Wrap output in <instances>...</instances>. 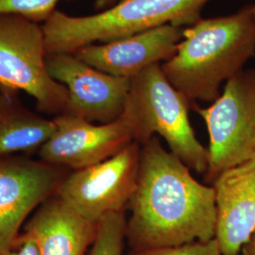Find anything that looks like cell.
<instances>
[{
	"label": "cell",
	"mask_w": 255,
	"mask_h": 255,
	"mask_svg": "<svg viewBox=\"0 0 255 255\" xmlns=\"http://www.w3.org/2000/svg\"><path fill=\"white\" fill-rule=\"evenodd\" d=\"M128 208L131 213L126 240L131 250L182 246L216 237L214 186L197 181L158 136L141 145L136 184Z\"/></svg>",
	"instance_id": "6da1fadb"
},
{
	"label": "cell",
	"mask_w": 255,
	"mask_h": 255,
	"mask_svg": "<svg viewBox=\"0 0 255 255\" xmlns=\"http://www.w3.org/2000/svg\"><path fill=\"white\" fill-rule=\"evenodd\" d=\"M255 55V18L252 5H247L235 13L201 18L184 27L176 53L161 67L190 102L213 103L221 94V84L243 71Z\"/></svg>",
	"instance_id": "7a4b0ae2"
},
{
	"label": "cell",
	"mask_w": 255,
	"mask_h": 255,
	"mask_svg": "<svg viewBox=\"0 0 255 255\" xmlns=\"http://www.w3.org/2000/svg\"><path fill=\"white\" fill-rule=\"evenodd\" d=\"M211 0H120L98 13L72 16L56 9L42 27L46 57L75 54L82 47L108 43L172 24L189 27Z\"/></svg>",
	"instance_id": "3957f363"
},
{
	"label": "cell",
	"mask_w": 255,
	"mask_h": 255,
	"mask_svg": "<svg viewBox=\"0 0 255 255\" xmlns=\"http://www.w3.org/2000/svg\"><path fill=\"white\" fill-rule=\"evenodd\" d=\"M190 104L167 80L161 64H154L131 79L124 112L130 119L134 141L143 145L153 136L162 137L183 164L205 175L208 148L194 132L189 119Z\"/></svg>",
	"instance_id": "277c9868"
},
{
	"label": "cell",
	"mask_w": 255,
	"mask_h": 255,
	"mask_svg": "<svg viewBox=\"0 0 255 255\" xmlns=\"http://www.w3.org/2000/svg\"><path fill=\"white\" fill-rule=\"evenodd\" d=\"M0 86L27 93L43 114L55 118L65 112L68 92L47 70L41 24L0 13Z\"/></svg>",
	"instance_id": "5b68a950"
},
{
	"label": "cell",
	"mask_w": 255,
	"mask_h": 255,
	"mask_svg": "<svg viewBox=\"0 0 255 255\" xmlns=\"http://www.w3.org/2000/svg\"><path fill=\"white\" fill-rule=\"evenodd\" d=\"M209 133L208 182L255 158V68L243 70L225 83L207 108L195 106Z\"/></svg>",
	"instance_id": "8992f818"
},
{
	"label": "cell",
	"mask_w": 255,
	"mask_h": 255,
	"mask_svg": "<svg viewBox=\"0 0 255 255\" xmlns=\"http://www.w3.org/2000/svg\"><path fill=\"white\" fill-rule=\"evenodd\" d=\"M140 153L141 145L133 141L107 160L69 172L57 195L92 222L124 212L135 188Z\"/></svg>",
	"instance_id": "52a82bcc"
},
{
	"label": "cell",
	"mask_w": 255,
	"mask_h": 255,
	"mask_svg": "<svg viewBox=\"0 0 255 255\" xmlns=\"http://www.w3.org/2000/svg\"><path fill=\"white\" fill-rule=\"evenodd\" d=\"M69 172L40 159L0 157V252L14 244L31 214L57 194Z\"/></svg>",
	"instance_id": "ba28073f"
},
{
	"label": "cell",
	"mask_w": 255,
	"mask_h": 255,
	"mask_svg": "<svg viewBox=\"0 0 255 255\" xmlns=\"http://www.w3.org/2000/svg\"><path fill=\"white\" fill-rule=\"evenodd\" d=\"M46 66L50 76L68 92L64 114L96 124L112 123L123 115L130 79L102 72L76 54L46 57Z\"/></svg>",
	"instance_id": "9c48e42d"
},
{
	"label": "cell",
	"mask_w": 255,
	"mask_h": 255,
	"mask_svg": "<svg viewBox=\"0 0 255 255\" xmlns=\"http://www.w3.org/2000/svg\"><path fill=\"white\" fill-rule=\"evenodd\" d=\"M53 120L54 133L38 151L39 159L68 170L101 163L134 141L133 128L125 112L108 124L92 123L67 114Z\"/></svg>",
	"instance_id": "30bf717a"
},
{
	"label": "cell",
	"mask_w": 255,
	"mask_h": 255,
	"mask_svg": "<svg viewBox=\"0 0 255 255\" xmlns=\"http://www.w3.org/2000/svg\"><path fill=\"white\" fill-rule=\"evenodd\" d=\"M184 27L172 24L147 29L108 43L82 47L75 54L102 72L127 79L173 57Z\"/></svg>",
	"instance_id": "8fae6325"
},
{
	"label": "cell",
	"mask_w": 255,
	"mask_h": 255,
	"mask_svg": "<svg viewBox=\"0 0 255 255\" xmlns=\"http://www.w3.org/2000/svg\"><path fill=\"white\" fill-rule=\"evenodd\" d=\"M217 201L216 240L221 255H239L255 231V167L240 164L213 182Z\"/></svg>",
	"instance_id": "7c38bea8"
},
{
	"label": "cell",
	"mask_w": 255,
	"mask_h": 255,
	"mask_svg": "<svg viewBox=\"0 0 255 255\" xmlns=\"http://www.w3.org/2000/svg\"><path fill=\"white\" fill-rule=\"evenodd\" d=\"M23 229L34 239L40 255H86L98 223L79 215L56 194L31 214Z\"/></svg>",
	"instance_id": "4fadbf2b"
},
{
	"label": "cell",
	"mask_w": 255,
	"mask_h": 255,
	"mask_svg": "<svg viewBox=\"0 0 255 255\" xmlns=\"http://www.w3.org/2000/svg\"><path fill=\"white\" fill-rule=\"evenodd\" d=\"M55 128L53 119L28 109L18 91L0 86V157L39 151Z\"/></svg>",
	"instance_id": "5bb4252c"
},
{
	"label": "cell",
	"mask_w": 255,
	"mask_h": 255,
	"mask_svg": "<svg viewBox=\"0 0 255 255\" xmlns=\"http://www.w3.org/2000/svg\"><path fill=\"white\" fill-rule=\"evenodd\" d=\"M126 222L124 212L103 217L98 223L97 236L86 255H123Z\"/></svg>",
	"instance_id": "9a60e30c"
},
{
	"label": "cell",
	"mask_w": 255,
	"mask_h": 255,
	"mask_svg": "<svg viewBox=\"0 0 255 255\" xmlns=\"http://www.w3.org/2000/svg\"><path fill=\"white\" fill-rule=\"evenodd\" d=\"M61 0H0V13L23 16L38 24L45 23Z\"/></svg>",
	"instance_id": "2e32d148"
},
{
	"label": "cell",
	"mask_w": 255,
	"mask_h": 255,
	"mask_svg": "<svg viewBox=\"0 0 255 255\" xmlns=\"http://www.w3.org/2000/svg\"><path fill=\"white\" fill-rule=\"evenodd\" d=\"M129 255H221L216 238L207 242H193L182 246L148 250H131Z\"/></svg>",
	"instance_id": "e0dca14e"
},
{
	"label": "cell",
	"mask_w": 255,
	"mask_h": 255,
	"mask_svg": "<svg viewBox=\"0 0 255 255\" xmlns=\"http://www.w3.org/2000/svg\"><path fill=\"white\" fill-rule=\"evenodd\" d=\"M0 255H40V253L34 239L22 233L14 244L9 250L0 252Z\"/></svg>",
	"instance_id": "ac0fdd59"
},
{
	"label": "cell",
	"mask_w": 255,
	"mask_h": 255,
	"mask_svg": "<svg viewBox=\"0 0 255 255\" xmlns=\"http://www.w3.org/2000/svg\"><path fill=\"white\" fill-rule=\"evenodd\" d=\"M241 255H255V231L241 250Z\"/></svg>",
	"instance_id": "d6986e66"
},
{
	"label": "cell",
	"mask_w": 255,
	"mask_h": 255,
	"mask_svg": "<svg viewBox=\"0 0 255 255\" xmlns=\"http://www.w3.org/2000/svg\"><path fill=\"white\" fill-rule=\"evenodd\" d=\"M116 3L117 0H95V9L101 11L114 6Z\"/></svg>",
	"instance_id": "ffe728a7"
},
{
	"label": "cell",
	"mask_w": 255,
	"mask_h": 255,
	"mask_svg": "<svg viewBox=\"0 0 255 255\" xmlns=\"http://www.w3.org/2000/svg\"><path fill=\"white\" fill-rule=\"evenodd\" d=\"M252 9H253V14H254L255 22V4H252Z\"/></svg>",
	"instance_id": "44dd1931"
},
{
	"label": "cell",
	"mask_w": 255,
	"mask_h": 255,
	"mask_svg": "<svg viewBox=\"0 0 255 255\" xmlns=\"http://www.w3.org/2000/svg\"><path fill=\"white\" fill-rule=\"evenodd\" d=\"M247 164H250L251 165H253V166H255V158L254 160H252V161H249V162H247Z\"/></svg>",
	"instance_id": "7402d4cb"
}]
</instances>
